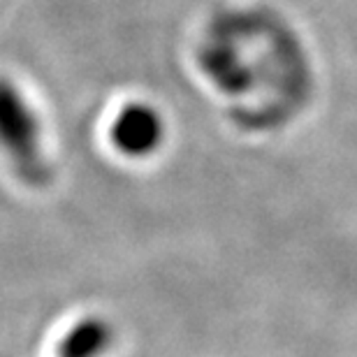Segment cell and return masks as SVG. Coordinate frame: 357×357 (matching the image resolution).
Listing matches in <instances>:
<instances>
[{
    "label": "cell",
    "instance_id": "obj_2",
    "mask_svg": "<svg viewBox=\"0 0 357 357\" xmlns=\"http://www.w3.org/2000/svg\"><path fill=\"white\" fill-rule=\"evenodd\" d=\"M112 142L126 155H149L160 146L165 137L158 109L146 102H130L116 114L112 123Z\"/></svg>",
    "mask_w": 357,
    "mask_h": 357
},
{
    "label": "cell",
    "instance_id": "obj_1",
    "mask_svg": "<svg viewBox=\"0 0 357 357\" xmlns=\"http://www.w3.org/2000/svg\"><path fill=\"white\" fill-rule=\"evenodd\" d=\"M38 116L31 102L10 77H0V144L28 162L38 155Z\"/></svg>",
    "mask_w": 357,
    "mask_h": 357
}]
</instances>
